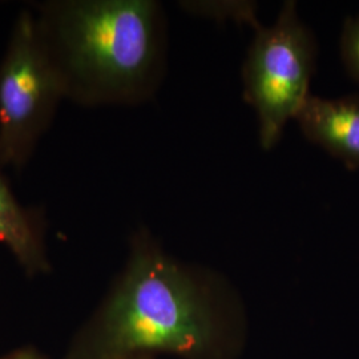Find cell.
<instances>
[{"label": "cell", "instance_id": "cell-5", "mask_svg": "<svg viewBox=\"0 0 359 359\" xmlns=\"http://www.w3.org/2000/svg\"><path fill=\"white\" fill-rule=\"evenodd\" d=\"M295 121L308 142L359 170V95L337 99L311 95Z\"/></svg>", "mask_w": 359, "mask_h": 359}, {"label": "cell", "instance_id": "cell-6", "mask_svg": "<svg viewBox=\"0 0 359 359\" xmlns=\"http://www.w3.org/2000/svg\"><path fill=\"white\" fill-rule=\"evenodd\" d=\"M0 243L28 276L50 271V261L35 213L22 205L0 173Z\"/></svg>", "mask_w": 359, "mask_h": 359}, {"label": "cell", "instance_id": "cell-4", "mask_svg": "<svg viewBox=\"0 0 359 359\" xmlns=\"http://www.w3.org/2000/svg\"><path fill=\"white\" fill-rule=\"evenodd\" d=\"M65 99L34 11L25 8L0 60V168L26 167Z\"/></svg>", "mask_w": 359, "mask_h": 359}, {"label": "cell", "instance_id": "cell-1", "mask_svg": "<svg viewBox=\"0 0 359 359\" xmlns=\"http://www.w3.org/2000/svg\"><path fill=\"white\" fill-rule=\"evenodd\" d=\"M65 90L83 107L152 100L167 74L168 27L156 0H48L32 8Z\"/></svg>", "mask_w": 359, "mask_h": 359}, {"label": "cell", "instance_id": "cell-3", "mask_svg": "<svg viewBox=\"0 0 359 359\" xmlns=\"http://www.w3.org/2000/svg\"><path fill=\"white\" fill-rule=\"evenodd\" d=\"M253 31L241 69L243 93L256 112L259 145L271 151L311 96L318 44L294 0L283 1L271 26L259 25Z\"/></svg>", "mask_w": 359, "mask_h": 359}, {"label": "cell", "instance_id": "cell-8", "mask_svg": "<svg viewBox=\"0 0 359 359\" xmlns=\"http://www.w3.org/2000/svg\"><path fill=\"white\" fill-rule=\"evenodd\" d=\"M339 50L347 74L359 84V13L345 20Z\"/></svg>", "mask_w": 359, "mask_h": 359}, {"label": "cell", "instance_id": "cell-7", "mask_svg": "<svg viewBox=\"0 0 359 359\" xmlns=\"http://www.w3.org/2000/svg\"><path fill=\"white\" fill-rule=\"evenodd\" d=\"M180 8L185 13L205 18L217 22H237L238 25H248L253 29L259 26L258 4L249 0H231V1H180Z\"/></svg>", "mask_w": 359, "mask_h": 359}, {"label": "cell", "instance_id": "cell-9", "mask_svg": "<svg viewBox=\"0 0 359 359\" xmlns=\"http://www.w3.org/2000/svg\"><path fill=\"white\" fill-rule=\"evenodd\" d=\"M1 359H43L39 357L38 354L32 353V351H18L10 357H6V358Z\"/></svg>", "mask_w": 359, "mask_h": 359}, {"label": "cell", "instance_id": "cell-2", "mask_svg": "<svg viewBox=\"0 0 359 359\" xmlns=\"http://www.w3.org/2000/svg\"><path fill=\"white\" fill-rule=\"evenodd\" d=\"M210 338L209 293L147 231L127 268L65 359H132L152 351L191 354Z\"/></svg>", "mask_w": 359, "mask_h": 359}]
</instances>
